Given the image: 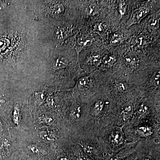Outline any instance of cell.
Listing matches in <instances>:
<instances>
[{
  "label": "cell",
  "mask_w": 160,
  "mask_h": 160,
  "mask_svg": "<svg viewBox=\"0 0 160 160\" xmlns=\"http://www.w3.org/2000/svg\"><path fill=\"white\" fill-rule=\"evenodd\" d=\"M87 103L84 127L85 134L98 137L106 128L115 125L119 101L115 99L97 98Z\"/></svg>",
  "instance_id": "6da1fadb"
},
{
  "label": "cell",
  "mask_w": 160,
  "mask_h": 160,
  "mask_svg": "<svg viewBox=\"0 0 160 160\" xmlns=\"http://www.w3.org/2000/svg\"><path fill=\"white\" fill-rule=\"evenodd\" d=\"M124 128L123 125H111L102 131L98 136L112 154L117 153L124 148L135 146L138 142L127 141Z\"/></svg>",
  "instance_id": "7a4b0ae2"
},
{
  "label": "cell",
  "mask_w": 160,
  "mask_h": 160,
  "mask_svg": "<svg viewBox=\"0 0 160 160\" xmlns=\"http://www.w3.org/2000/svg\"><path fill=\"white\" fill-rule=\"evenodd\" d=\"M160 102L144 100H135L134 114L129 126L140 124L152 122L160 123Z\"/></svg>",
  "instance_id": "3957f363"
},
{
  "label": "cell",
  "mask_w": 160,
  "mask_h": 160,
  "mask_svg": "<svg viewBox=\"0 0 160 160\" xmlns=\"http://www.w3.org/2000/svg\"><path fill=\"white\" fill-rule=\"evenodd\" d=\"M123 131L128 142H160V123L146 122L136 126L125 127Z\"/></svg>",
  "instance_id": "277c9868"
},
{
  "label": "cell",
  "mask_w": 160,
  "mask_h": 160,
  "mask_svg": "<svg viewBox=\"0 0 160 160\" xmlns=\"http://www.w3.org/2000/svg\"><path fill=\"white\" fill-rule=\"evenodd\" d=\"M80 138L75 143L92 159L103 160L112 154L98 137L83 133Z\"/></svg>",
  "instance_id": "5b68a950"
},
{
  "label": "cell",
  "mask_w": 160,
  "mask_h": 160,
  "mask_svg": "<svg viewBox=\"0 0 160 160\" xmlns=\"http://www.w3.org/2000/svg\"><path fill=\"white\" fill-rule=\"evenodd\" d=\"M135 100L122 99L119 101L117 119L115 125L129 126L134 114Z\"/></svg>",
  "instance_id": "8992f818"
},
{
  "label": "cell",
  "mask_w": 160,
  "mask_h": 160,
  "mask_svg": "<svg viewBox=\"0 0 160 160\" xmlns=\"http://www.w3.org/2000/svg\"><path fill=\"white\" fill-rule=\"evenodd\" d=\"M87 113V103L82 105L78 102L73 101L66 111V118L73 124L82 123L84 126Z\"/></svg>",
  "instance_id": "52a82bcc"
},
{
  "label": "cell",
  "mask_w": 160,
  "mask_h": 160,
  "mask_svg": "<svg viewBox=\"0 0 160 160\" xmlns=\"http://www.w3.org/2000/svg\"><path fill=\"white\" fill-rule=\"evenodd\" d=\"M149 12V9L147 7H141L134 10L130 17L126 22V26L129 27L131 26L139 24L143 18H145Z\"/></svg>",
  "instance_id": "ba28073f"
},
{
  "label": "cell",
  "mask_w": 160,
  "mask_h": 160,
  "mask_svg": "<svg viewBox=\"0 0 160 160\" xmlns=\"http://www.w3.org/2000/svg\"><path fill=\"white\" fill-rule=\"evenodd\" d=\"M93 40L91 37H85V36H81L78 38L75 46V49L78 55V62L79 65L80 66L79 63V56L80 53L86 49L87 48L91 46L92 45Z\"/></svg>",
  "instance_id": "9c48e42d"
},
{
  "label": "cell",
  "mask_w": 160,
  "mask_h": 160,
  "mask_svg": "<svg viewBox=\"0 0 160 160\" xmlns=\"http://www.w3.org/2000/svg\"><path fill=\"white\" fill-rule=\"evenodd\" d=\"M136 145L122 149L115 154H111L103 160H122L136 152Z\"/></svg>",
  "instance_id": "30bf717a"
},
{
  "label": "cell",
  "mask_w": 160,
  "mask_h": 160,
  "mask_svg": "<svg viewBox=\"0 0 160 160\" xmlns=\"http://www.w3.org/2000/svg\"><path fill=\"white\" fill-rule=\"evenodd\" d=\"M111 91L114 92L115 96H122L127 93L129 91L128 85L125 82L120 81H115L112 83Z\"/></svg>",
  "instance_id": "8fae6325"
},
{
  "label": "cell",
  "mask_w": 160,
  "mask_h": 160,
  "mask_svg": "<svg viewBox=\"0 0 160 160\" xmlns=\"http://www.w3.org/2000/svg\"><path fill=\"white\" fill-rule=\"evenodd\" d=\"M70 147L71 160H93L87 155L79 145L74 143Z\"/></svg>",
  "instance_id": "7c38bea8"
},
{
  "label": "cell",
  "mask_w": 160,
  "mask_h": 160,
  "mask_svg": "<svg viewBox=\"0 0 160 160\" xmlns=\"http://www.w3.org/2000/svg\"><path fill=\"white\" fill-rule=\"evenodd\" d=\"M77 86L80 91H91L93 87V82L90 76L82 77L78 80Z\"/></svg>",
  "instance_id": "4fadbf2b"
},
{
  "label": "cell",
  "mask_w": 160,
  "mask_h": 160,
  "mask_svg": "<svg viewBox=\"0 0 160 160\" xmlns=\"http://www.w3.org/2000/svg\"><path fill=\"white\" fill-rule=\"evenodd\" d=\"M124 62L126 65L132 68H135L138 65V59L134 53H128L124 57Z\"/></svg>",
  "instance_id": "5bb4252c"
},
{
  "label": "cell",
  "mask_w": 160,
  "mask_h": 160,
  "mask_svg": "<svg viewBox=\"0 0 160 160\" xmlns=\"http://www.w3.org/2000/svg\"><path fill=\"white\" fill-rule=\"evenodd\" d=\"M102 62L101 55L98 54H93L90 55L87 59V63L89 65L98 67Z\"/></svg>",
  "instance_id": "9a60e30c"
},
{
  "label": "cell",
  "mask_w": 160,
  "mask_h": 160,
  "mask_svg": "<svg viewBox=\"0 0 160 160\" xmlns=\"http://www.w3.org/2000/svg\"><path fill=\"white\" fill-rule=\"evenodd\" d=\"M68 63V61L67 59L64 57H60L56 60L54 63L53 68L55 70L62 69L67 67Z\"/></svg>",
  "instance_id": "2e32d148"
},
{
  "label": "cell",
  "mask_w": 160,
  "mask_h": 160,
  "mask_svg": "<svg viewBox=\"0 0 160 160\" xmlns=\"http://www.w3.org/2000/svg\"><path fill=\"white\" fill-rule=\"evenodd\" d=\"M39 135H40V139L45 142H53L56 139V137L54 134L47 131H43L40 132Z\"/></svg>",
  "instance_id": "e0dca14e"
},
{
  "label": "cell",
  "mask_w": 160,
  "mask_h": 160,
  "mask_svg": "<svg viewBox=\"0 0 160 160\" xmlns=\"http://www.w3.org/2000/svg\"><path fill=\"white\" fill-rule=\"evenodd\" d=\"M12 120L16 125H18L20 121V110L18 105H16L13 109L12 114Z\"/></svg>",
  "instance_id": "ac0fdd59"
},
{
  "label": "cell",
  "mask_w": 160,
  "mask_h": 160,
  "mask_svg": "<svg viewBox=\"0 0 160 160\" xmlns=\"http://www.w3.org/2000/svg\"><path fill=\"white\" fill-rule=\"evenodd\" d=\"M116 62V58L114 55H107L102 59V62L106 67H111Z\"/></svg>",
  "instance_id": "d6986e66"
},
{
  "label": "cell",
  "mask_w": 160,
  "mask_h": 160,
  "mask_svg": "<svg viewBox=\"0 0 160 160\" xmlns=\"http://www.w3.org/2000/svg\"><path fill=\"white\" fill-rule=\"evenodd\" d=\"M159 20L156 17H153L149 20L148 23V28L152 31H155L159 28Z\"/></svg>",
  "instance_id": "ffe728a7"
},
{
  "label": "cell",
  "mask_w": 160,
  "mask_h": 160,
  "mask_svg": "<svg viewBox=\"0 0 160 160\" xmlns=\"http://www.w3.org/2000/svg\"><path fill=\"white\" fill-rule=\"evenodd\" d=\"M122 35L119 33H115L112 35L111 37V43L112 45H116L119 44L122 40Z\"/></svg>",
  "instance_id": "44dd1931"
},
{
  "label": "cell",
  "mask_w": 160,
  "mask_h": 160,
  "mask_svg": "<svg viewBox=\"0 0 160 160\" xmlns=\"http://www.w3.org/2000/svg\"><path fill=\"white\" fill-rule=\"evenodd\" d=\"M99 11V8L97 5L96 4H92L89 5L88 9H87V12L89 15L93 16L98 13Z\"/></svg>",
  "instance_id": "7402d4cb"
},
{
  "label": "cell",
  "mask_w": 160,
  "mask_h": 160,
  "mask_svg": "<svg viewBox=\"0 0 160 160\" xmlns=\"http://www.w3.org/2000/svg\"><path fill=\"white\" fill-rule=\"evenodd\" d=\"M57 160H71V152L68 153L65 151H62L58 156Z\"/></svg>",
  "instance_id": "603a6c76"
},
{
  "label": "cell",
  "mask_w": 160,
  "mask_h": 160,
  "mask_svg": "<svg viewBox=\"0 0 160 160\" xmlns=\"http://www.w3.org/2000/svg\"><path fill=\"white\" fill-rule=\"evenodd\" d=\"M40 120L42 121L44 124L47 125H52L54 122V119L52 117L49 115H44L43 117L40 118Z\"/></svg>",
  "instance_id": "cb8c5ba5"
},
{
  "label": "cell",
  "mask_w": 160,
  "mask_h": 160,
  "mask_svg": "<svg viewBox=\"0 0 160 160\" xmlns=\"http://www.w3.org/2000/svg\"><path fill=\"white\" fill-rule=\"evenodd\" d=\"M28 148L30 151L34 154H41V153L44 154V152H43V151L37 145H30L28 146Z\"/></svg>",
  "instance_id": "d4e9b609"
},
{
  "label": "cell",
  "mask_w": 160,
  "mask_h": 160,
  "mask_svg": "<svg viewBox=\"0 0 160 160\" xmlns=\"http://www.w3.org/2000/svg\"><path fill=\"white\" fill-rule=\"evenodd\" d=\"M35 98L36 99V101L38 103L41 104L45 100V96L43 92H36L35 94Z\"/></svg>",
  "instance_id": "484cf974"
},
{
  "label": "cell",
  "mask_w": 160,
  "mask_h": 160,
  "mask_svg": "<svg viewBox=\"0 0 160 160\" xmlns=\"http://www.w3.org/2000/svg\"><path fill=\"white\" fill-rule=\"evenodd\" d=\"M9 41L6 38L0 39V52L6 49L9 46Z\"/></svg>",
  "instance_id": "4316f807"
},
{
  "label": "cell",
  "mask_w": 160,
  "mask_h": 160,
  "mask_svg": "<svg viewBox=\"0 0 160 160\" xmlns=\"http://www.w3.org/2000/svg\"><path fill=\"white\" fill-rule=\"evenodd\" d=\"M127 5L125 2H121L119 4L118 11L120 15L122 16L125 14L126 11Z\"/></svg>",
  "instance_id": "83f0119b"
},
{
  "label": "cell",
  "mask_w": 160,
  "mask_h": 160,
  "mask_svg": "<svg viewBox=\"0 0 160 160\" xmlns=\"http://www.w3.org/2000/svg\"><path fill=\"white\" fill-rule=\"evenodd\" d=\"M95 30L96 33L99 34H104L105 32V29L101 24H98L95 27Z\"/></svg>",
  "instance_id": "f1b7e54d"
},
{
  "label": "cell",
  "mask_w": 160,
  "mask_h": 160,
  "mask_svg": "<svg viewBox=\"0 0 160 160\" xmlns=\"http://www.w3.org/2000/svg\"><path fill=\"white\" fill-rule=\"evenodd\" d=\"M6 104H7V101L6 98L3 97H0V109H2L5 107Z\"/></svg>",
  "instance_id": "f546056e"
},
{
  "label": "cell",
  "mask_w": 160,
  "mask_h": 160,
  "mask_svg": "<svg viewBox=\"0 0 160 160\" xmlns=\"http://www.w3.org/2000/svg\"><path fill=\"white\" fill-rule=\"evenodd\" d=\"M143 41H144V37L142 36H140V37H137V40H136V42L139 45H142L143 43Z\"/></svg>",
  "instance_id": "4dcf8cb0"
},
{
  "label": "cell",
  "mask_w": 160,
  "mask_h": 160,
  "mask_svg": "<svg viewBox=\"0 0 160 160\" xmlns=\"http://www.w3.org/2000/svg\"><path fill=\"white\" fill-rule=\"evenodd\" d=\"M48 103L50 107L54 106V99L51 96L49 97L48 100Z\"/></svg>",
  "instance_id": "1f68e13d"
},
{
  "label": "cell",
  "mask_w": 160,
  "mask_h": 160,
  "mask_svg": "<svg viewBox=\"0 0 160 160\" xmlns=\"http://www.w3.org/2000/svg\"><path fill=\"white\" fill-rule=\"evenodd\" d=\"M135 157L136 152H135L134 153H133L130 156L128 157L125 158V159L122 160H134Z\"/></svg>",
  "instance_id": "d6a6232c"
},
{
  "label": "cell",
  "mask_w": 160,
  "mask_h": 160,
  "mask_svg": "<svg viewBox=\"0 0 160 160\" xmlns=\"http://www.w3.org/2000/svg\"><path fill=\"white\" fill-rule=\"evenodd\" d=\"M7 144V141H5L4 140H0V149L2 148L3 147Z\"/></svg>",
  "instance_id": "836d02e7"
},
{
  "label": "cell",
  "mask_w": 160,
  "mask_h": 160,
  "mask_svg": "<svg viewBox=\"0 0 160 160\" xmlns=\"http://www.w3.org/2000/svg\"><path fill=\"white\" fill-rule=\"evenodd\" d=\"M0 160H2V156L0 155Z\"/></svg>",
  "instance_id": "e575fe53"
}]
</instances>
